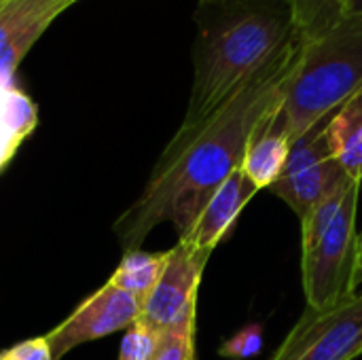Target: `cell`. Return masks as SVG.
Returning <instances> with one entry per match:
<instances>
[{"mask_svg": "<svg viewBox=\"0 0 362 360\" xmlns=\"http://www.w3.org/2000/svg\"><path fill=\"white\" fill-rule=\"evenodd\" d=\"M157 339H159V335L151 333L146 327L136 323L134 327L127 329V333L121 342L117 360H148L157 346Z\"/></svg>", "mask_w": 362, "mask_h": 360, "instance_id": "e0dca14e", "label": "cell"}, {"mask_svg": "<svg viewBox=\"0 0 362 360\" xmlns=\"http://www.w3.org/2000/svg\"><path fill=\"white\" fill-rule=\"evenodd\" d=\"M356 282L362 284V233L358 236V257H356Z\"/></svg>", "mask_w": 362, "mask_h": 360, "instance_id": "44dd1931", "label": "cell"}, {"mask_svg": "<svg viewBox=\"0 0 362 360\" xmlns=\"http://www.w3.org/2000/svg\"><path fill=\"white\" fill-rule=\"evenodd\" d=\"M305 45L299 32L221 108L193 127H178L159 155L142 193L115 221L125 252L140 250L161 223H174L178 238L193 225L208 197L240 170L257 127L282 106Z\"/></svg>", "mask_w": 362, "mask_h": 360, "instance_id": "6da1fadb", "label": "cell"}, {"mask_svg": "<svg viewBox=\"0 0 362 360\" xmlns=\"http://www.w3.org/2000/svg\"><path fill=\"white\" fill-rule=\"evenodd\" d=\"M0 360H55L45 337L25 339L4 352H0Z\"/></svg>", "mask_w": 362, "mask_h": 360, "instance_id": "d6986e66", "label": "cell"}, {"mask_svg": "<svg viewBox=\"0 0 362 360\" xmlns=\"http://www.w3.org/2000/svg\"><path fill=\"white\" fill-rule=\"evenodd\" d=\"M339 13L362 15V0H339Z\"/></svg>", "mask_w": 362, "mask_h": 360, "instance_id": "ffe728a7", "label": "cell"}, {"mask_svg": "<svg viewBox=\"0 0 362 360\" xmlns=\"http://www.w3.org/2000/svg\"><path fill=\"white\" fill-rule=\"evenodd\" d=\"M362 356V293L333 308H305L269 360H354Z\"/></svg>", "mask_w": 362, "mask_h": 360, "instance_id": "5b68a950", "label": "cell"}, {"mask_svg": "<svg viewBox=\"0 0 362 360\" xmlns=\"http://www.w3.org/2000/svg\"><path fill=\"white\" fill-rule=\"evenodd\" d=\"M74 2L6 0L0 4V81H15V72L32 45Z\"/></svg>", "mask_w": 362, "mask_h": 360, "instance_id": "9c48e42d", "label": "cell"}, {"mask_svg": "<svg viewBox=\"0 0 362 360\" xmlns=\"http://www.w3.org/2000/svg\"><path fill=\"white\" fill-rule=\"evenodd\" d=\"M259 193V189L244 176L242 170H235L202 206L189 231L178 238L187 242L191 248L212 255L214 248L229 236L240 214L248 206V202Z\"/></svg>", "mask_w": 362, "mask_h": 360, "instance_id": "30bf717a", "label": "cell"}, {"mask_svg": "<svg viewBox=\"0 0 362 360\" xmlns=\"http://www.w3.org/2000/svg\"><path fill=\"white\" fill-rule=\"evenodd\" d=\"M193 17V85L180 127L208 119L299 32L293 0H199Z\"/></svg>", "mask_w": 362, "mask_h": 360, "instance_id": "7a4b0ae2", "label": "cell"}, {"mask_svg": "<svg viewBox=\"0 0 362 360\" xmlns=\"http://www.w3.org/2000/svg\"><path fill=\"white\" fill-rule=\"evenodd\" d=\"M210 255L180 242L168 250V261L159 282L142 306L138 323L151 333L161 335L197 308V291Z\"/></svg>", "mask_w": 362, "mask_h": 360, "instance_id": "ba28073f", "label": "cell"}, {"mask_svg": "<svg viewBox=\"0 0 362 360\" xmlns=\"http://www.w3.org/2000/svg\"><path fill=\"white\" fill-rule=\"evenodd\" d=\"M361 185H354L331 225L308 246H303L301 274L308 308L327 310L356 295L358 233L356 212Z\"/></svg>", "mask_w": 362, "mask_h": 360, "instance_id": "277c9868", "label": "cell"}, {"mask_svg": "<svg viewBox=\"0 0 362 360\" xmlns=\"http://www.w3.org/2000/svg\"><path fill=\"white\" fill-rule=\"evenodd\" d=\"M362 89V15L337 13L314 30L280 106V121L295 142Z\"/></svg>", "mask_w": 362, "mask_h": 360, "instance_id": "3957f363", "label": "cell"}, {"mask_svg": "<svg viewBox=\"0 0 362 360\" xmlns=\"http://www.w3.org/2000/svg\"><path fill=\"white\" fill-rule=\"evenodd\" d=\"M333 117V115H331ZM331 117L316 123L301 138L293 142L288 161L280 178L269 187V191L280 197L301 221L333 187L350 178L341 166L333 159L327 125Z\"/></svg>", "mask_w": 362, "mask_h": 360, "instance_id": "8992f818", "label": "cell"}, {"mask_svg": "<svg viewBox=\"0 0 362 360\" xmlns=\"http://www.w3.org/2000/svg\"><path fill=\"white\" fill-rule=\"evenodd\" d=\"M218 2H231V0H218Z\"/></svg>", "mask_w": 362, "mask_h": 360, "instance_id": "7402d4cb", "label": "cell"}, {"mask_svg": "<svg viewBox=\"0 0 362 360\" xmlns=\"http://www.w3.org/2000/svg\"><path fill=\"white\" fill-rule=\"evenodd\" d=\"M293 2H295L299 25L308 32L339 13V0H293Z\"/></svg>", "mask_w": 362, "mask_h": 360, "instance_id": "ac0fdd59", "label": "cell"}, {"mask_svg": "<svg viewBox=\"0 0 362 360\" xmlns=\"http://www.w3.org/2000/svg\"><path fill=\"white\" fill-rule=\"evenodd\" d=\"M142 314V301L134 295L104 284L89 299H85L64 323L45 335L53 359L66 356L70 350L108 337L117 331H127L138 323Z\"/></svg>", "mask_w": 362, "mask_h": 360, "instance_id": "52a82bcc", "label": "cell"}, {"mask_svg": "<svg viewBox=\"0 0 362 360\" xmlns=\"http://www.w3.org/2000/svg\"><path fill=\"white\" fill-rule=\"evenodd\" d=\"M195 318L197 308L161 333L148 360H195Z\"/></svg>", "mask_w": 362, "mask_h": 360, "instance_id": "9a60e30c", "label": "cell"}, {"mask_svg": "<svg viewBox=\"0 0 362 360\" xmlns=\"http://www.w3.org/2000/svg\"><path fill=\"white\" fill-rule=\"evenodd\" d=\"M327 140L341 170L352 180L362 182V89L333 112Z\"/></svg>", "mask_w": 362, "mask_h": 360, "instance_id": "7c38bea8", "label": "cell"}, {"mask_svg": "<svg viewBox=\"0 0 362 360\" xmlns=\"http://www.w3.org/2000/svg\"><path fill=\"white\" fill-rule=\"evenodd\" d=\"M265 344V331L263 325H248L240 329L235 335L225 339L218 348V356L229 360H248L261 354Z\"/></svg>", "mask_w": 362, "mask_h": 360, "instance_id": "2e32d148", "label": "cell"}, {"mask_svg": "<svg viewBox=\"0 0 362 360\" xmlns=\"http://www.w3.org/2000/svg\"><path fill=\"white\" fill-rule=\"evenodd\" d=\"M38 123L36 104L15 81H0V170L8 166Z\"/></svg>", "mask_w": 362, "mask_h": 360, "instance_id": "4fadbf2b", "label": "cell"}, {"mask_svg": "<svg viewBox=\"0 0 362 360\" xmlns=\"http://www.w3.org/2000/svg\"><path fill=\"white\" fill-rule=\"evenodd\" d=\"M291 149L293 140L280 121V108H276L257 127L240 170L259 191L269 189L284 172Z\"/></svg>", "mask_w": 362, "mask_h": 360, "instance_id": "8fae6325", "label": "cell"}, {"mask_svg": "<svg viewBox=\"0 0 362 360\" xmlns=\"http://www.w3.org/2000/svg\"><path fill=\"white\" fill-rule=\"evenodd\" d=\"M2 2H6V0H0V4H2Z\"/></svg>", "mask_w": 362, "mask_h": 360, "instance_id": "603a6c76", "label": "cell"}, {"mask_svg": "<svg viewBox=\"0 0 362 360\" xmlns=\"http://www.w3.org/2000/svg\"><path fill=\"white\" fill-rule=\"evenodd\" d=\"M165 261H168V250L165 252H144L142 248L129 250L123 255L108 284L134 295L144 306L146 297L153 293L155 284L161 278Z\"/></svg>", "mask_w": 362, "mask_h": 360, "instance_id": "5bb4252c", "label": "cell"}]
</instances>
